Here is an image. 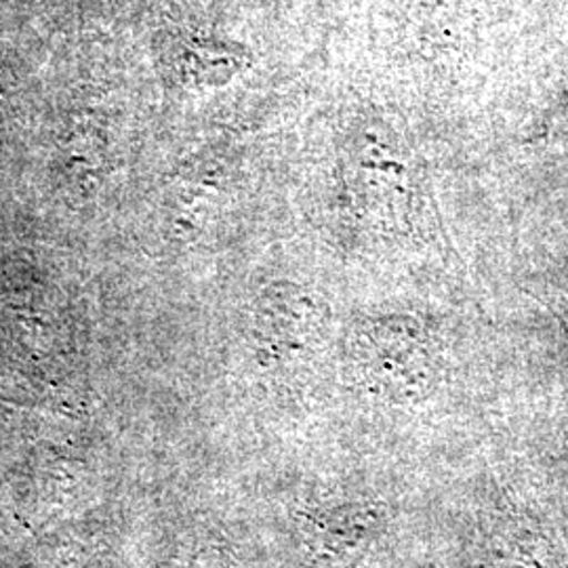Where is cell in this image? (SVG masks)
<instances>
[{"label": "cell", "mask_w": 568, "mask_h": 568, "mask_svg": "<svg viewBox=\"0 0 568 568\" xmlns=\"http://www.w3.org/2000/svg\"><path fill=\"white\" fill-rule=\"evenodd\" d=\"M342 175L352 211L371 230L394 236L422 234L432 217L426 175L405 131L379 114L349 124Z\"/></svg>", "instance_id": "6da1fadb"}, {"label": "cell", "mask_w": 568, "mask_h": 568, "mask_svg": "<svg viewBox=\"0 0 568 568\" xmlns=\"http://www.w3.org/2000/svg\"><path fill=\"white\" fill-rule=\"evenodd\" d=\"M345 368L366 396L386 405H415L440 384L443 349L417 316H368L345 339Z\"/></svg>", "instance_id": "7a4b0ae2"}, {"label": "cell", "mask_w": 568, "mask_h": 568, "mask_svg": "<svg viewBox=\"0 0 568 568\" xmlns=\"http://www.w3.org/2000/svg\"><path fill=\"white\" fill-rule=\"evenodd\" d=\"M379 516L363 501L307 509L302 518L305 548L326 562H349L373 541Z\"/></svg>", "instance_id": "3957f363"}, {"label": "cell", "mask_w": 568, "mask_h": 568, "mask_svg": "<svg viewBox=\"0 0 568 568\" xmlns=\"http://www.w3.org/2000/svg\"><path fill=\"white\" fill-rule=\"evenodd\" d=\"M264 307L265 342L276 347L278 354L305 356L318 344L325 314L305 288L283 284L270 288Z\"/></svg>", "instance_id": "277c9868"}, {"label": "cell", "mask_w": 568, "mask_h": 568, "mask_svg": "<svg viewBox=\"0 0 568 568\" xmlns=\"http://www.w3.org/2000/svg\"><path fill=\"white\" fill-rule=\"evenodd\" d=\"M537 138L544 142L568 143V89L549 105L539 122Z\"/></svg>", "instance_id": "5b68a950"}]
</instances>
